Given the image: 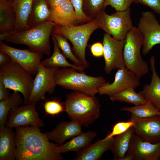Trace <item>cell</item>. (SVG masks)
Returning <instances> with one entry per match:
<instances>
[{"label": "cell", "mask_w": 160, "mask_h": 160, "mask_svg": "<svg viewBox=\"0 0 160 160\" xmlns=\"http://www.w3.org/2000/svg\"><path fill=\"white\" fill-rule=\"evenodd\" d=\"M109 97L113 102L118 101L125 102L132 104L134 105H141L148 102L133 89H128Z\"/></svg>", "instance_id": "cell-30"}, {"label": "cell", "mask_w": 160, "mask_h": 160, "mask_svg": "<svg viewBox=\"0 0 160 160\" xmlns=\"http://www.w3.org/2000/svg\"><path fill=\"white\" fill-rule=\"evenodd\" d=\"M125 40H118L107 33L104 34L103 56L104 71L107 74H109L113 70L126 67L123 57Z\"/></svg>", "instance_id": "cell-12"}, {"label": "cell", "mask_w": 160, "mask_h": 160, "mask_svg": "<svg viewBox=\"0 0 160 160\" xmlns=\"http://www.w3.org/2000/svg\"><path fill=\"white\" fill-rule=\"evenodd\" d=\"M134 121L135 134L141 140L152 143L160 142V116L143 119L131 118Z\"/></svg>", "instance_id": "cell-15"}, {"label": "cell", "mask_w": 160, "mask_h": 160, "mask_svg": "<svg viewBox=\"0 0 160 160\" xmlns=\"http://www.w3.org/2000/svg\"><path fill=\"white\" fill-rule=\"evenodd\" d=\"M91 52L93 56L100 57L103 56V44L98 42L93 44L90 47Z\"/></svg>", "instance_id": "cell-38"}, {"label": "cell", "mask_w": 160, "mask_h": 160, "mask_svg": "<svg viewBox=\"0 0 160 160\" xmlns=\"http://www.w3.org/2000/svg\"><path fill=\"white\" fill-rule=\"evenodd\" d=\"M8 89L5 87L2 81L0 79V101L8 98L10 95Z\"/></svg>", "instance_id": "cell-39"}, {"label": "cell", "mask_w": 160, "mask_h": 160, "mask_svg": "<svg viewBox=\"0 0 160 160\" xmlns=\"http://www.w3.org/2000/svg\"><path fill=\"white\" fill-rule=\"evenodd\" d=\"M125 41L123 57L126 67L140 78L146 74L149 70L148 64L141 54L143 35L137 27L133 26L127 33Z\"/></svg>", "instance_id": "cell-7"}, {"label": "cell", "mask_w": 160, "mask_h": 160, "mask_svg": "<svg viewBox=\"0 0 160 160\" xmlns=\"http://www.w3.org/2000/svg\"><path fill=\"white\" fill-rule=\"evenodd\" d=\"M137 28L143 36L142 53L146 55L160 44V24L153 12L146 11L142 13Z\"/></svg>", "instance_id": "cell-10"}, {"label": "cell", "mask_w": 160, "mask_h": 160, "mask_svg": "<svg viewBox=\"0 0 160 160\" xmlns=\"http://www.w3.org/2000/svg\"><path fill=\"white\" fill-rule=\"evenodd\" d=\"M16 13V21L14 32L29 28L28 20L33 0H11Z\"/></svg>", "instance_id": "cell-24"}, {"label": "cell", "mask_w": 160, "mask_h": 160, "mask_svg": "<svg viewBox=\"0 0 160 160\" xmlns=\"http://www.w3.org/2000/svg\"><path fill=\"white\" fill-rule=\"evenodd\" d=\"M0 50L8 54L12 60L33 76L37 74L43 54L30 49L15 48L0 41Z\"/></svg>", "instance_id": "cell-14"}, {"label": "cell", "mask_w": 160, "mask_h": 160, "mask_svg": "<svg viewBox=\"0 0 160 160\" xmlns=\"http://www.w3.org/2000/svg\"><path fill=\"white\" fill-rule=\"evenodd\" d=\"M121 160H134V158L132 155L126 154Z\"/></svg>", "instance_id": "cell-42"}, {"label": "cell", "mask_w": 160, "mask_h": 160, "mask_svg": "<svg viewBox=\"0 0 160 160\" xmlns=\"http://www.w3.org/2000/svg\"><path fill=\"white\" fill-rule=\"evenodd\" d=\"M12 129L0 128V160L16 159L15 132Z\"/></svg>", "instance_id": "cell-21"}, {"label": "cell", "mask_w": 160, "mask_h": 160, "mask_svg": "<svg viewBox=\"0 0 160 160\" xmlns=\"http://www.w3.org/2000/svg\"><path fill=\"white\" fill-rule=\"evenodd\" d=\"M52 35L56 39L59 49L66 58L72 61L76 66L85 68L83 63L73 53L68 39L66 37L61 34L57 33H52Z\"/></svg>", "instance_id": "cell-31"}, {"label": "cell", "mask_w": 160, "mask_h": 160, "mask_svg": "<svg viewBox=\"0 0 160 160\" xmlns=\"http://www.w3.org/2000/svg\"><path fill=\"white\" fill-rule=\"evenodd\" d=\"M11 60V57L8 54L0 50V65L6 63Z\"/></svg>", "instance_id": "cell-40"}, {"label": "cell", "mask_w": 160, "mask_h": 160, "mask_svg": "<svg viewBox=\"0 0 160 160\" xmlns=\"http://www.w3.org/2000/svg\"><path fill=\"white\" fill-rule=\"evenodd\" d=\"M50 7L46 0H33L28 20L30 28L49 21Z\"/></svg>", "instance_id": "cell-25"}, {"label": "cell", "mask_w": 160, "mask_h": 160, "mask_svg": "<svg viewBox=\"0 0 160 160\" xmlns=\"http://www.w3.org/2000/svg\"><path fill=\"white\" fill-rule=\"evenodd\" d=\"M55 25L48 21L28 29L13 32L5 40L7 42L26 45L32 51L49 55L51 53L50 37Z\"/></svg>", "instance_id": "cell-3"}, {"label": "cell", "mask_w": 160, "mask_h": 160, "mask_svg": "<svg viewBox=\"0 0 160 160\" xmlns=\"http://www.w3.org/2000/svg\"><path fill=\"white\" fill-rule=\"evenodd\" d=\"M135 133L133 126L124 132L115 137L110 149L114 160H121L126 154L132 137Z\"/></svg>", "instance_id": "cell-27"}, {"label": "cell", "mask_w": 160, "mask_h": 160, "mask_svg": "<svg viewBox=\"0 0 160 160\" xmlns=\"http://www.w3.org/2000/svg\"><path fill=\"white\" fill-rule=\"evenodd\" d=\"M20 93L14 92L7 98L0 101V128L5 126L8 114L13 108L24 103Z\"/></svg>", "instance_id": "cell-28"}, {"label": "cell", "mask_w": 160, "mask_h": 160, "mask_svg": "<svg viewBox=\"0 0 160 160\" xmlns=\"http://www.w3.org/2000/svg\"><path fill=\"white\" fill-rule=\"evenodd\" d=\"M36 104L30 103L13 108L8 114L5 126L12 128L27 126L44 127V123L39 116Z\"/></svg>", "instance_id": "cell-11"}, {"label": "cell", "mask_w": 160, "mask_h": 160, "mask_svg": "<svg viewBox=\"0 0 160 160\" xmlns=\"http://www.w3.org/2000/svg\"><path fill=\"white\" fill-rule=\"evenodd\" d=\"M114 137L98 140L86 148L77 152L75 160H97L110 150L114 140Z\"/></svg>", "instance_id": "cell-20"}, {"label": "cell", "mask_w": 160, "mask_h": 160, "mask_svg": "<svg viewBox=\"0 0 160 160\" xmlns=\"http://www.w3.org/2000/svg\"><path fill=\"white\" fill-rule=\"evenodd\" d=\"M120 110L129 112L131 114V117L135 119H143L160 116V111L148 102L139 105L124 107Z\"/></svg>", "instance_id": "cell-29"}, {"label": "cell", "mask_w": 160, "mask_h": 160, "mask_svg": "<svg viewBox=\"0 0 160 160\" xmlns=\"http://www.w3.org/2000/svg\"><path fill=\"white\" fill-rule=\"evenodd\" d=\"M49 21L60 26L78 25V21L74 7L70 0L51 8Z\"/></svg>", "instance_id": "cell-19"}, {"label": "cell", "mask_w": 160, "mask_h": 160, "mask_svg": "<svg viewBox=\"0 0 160 160\" xmlns=\"http://www.w3.org/2000/svg\"><path fill=\"white\" fill-rule=\"evenodd\" d=\"M133 3L147 6L160 15V0H132Z\"/></svg>", "instance_id": "cell-37"}, {"label": "cell", "mask_w": 160, "mask_h": 160, "mask_svg": "<svg viewBox=\"0 0 160 160\" xmlns=\"http://www.w3.org/2000/svg\"><path fill=\"white\" fill-rule=\"evenodd\" d=\"M82 126L75 121H62L51 131L45 133L49 141L61 145L68 139L82 132Z\"/></svg>", "instance_id": "cell-17"}, {"label": "cell", "mask_w": 160, "mask_h": 160, "mask_svg": "<svg viewBox=\"0 0 160 160\" xmlns=\"http://www.w3.org/2000/svg\"><path fill=\"white\" fill-rule=\"evenodd\" d=\"M140 78L126 67L118 69L113 81L105 82L98 88V93L109 96L128 89H135L140 84Z\"/></svg>", "instance_id": "cell-13"}, {"label": "cell", "mask_w": 160, "mask_h": 160, "mask_svg": "<svg viewBox=\"0 0 160 160\" xmlns=\"http://www.w3.org/2000/svg\"><path fill=\"white\" fill-rule=\"evenodd\" d=\"M51 8L63 4L70 0H46Z\"/></svg>", "instance_id": "cell-41"}, {"label": "cell", "mask_w": 160, "mask_h": 160, "mask_svg": "<svg viewBox=\"0 0 160 160\" xmlns=\"http://www.w3.org/2000/svg\"><path fill=\"white\" fill-rule=\"evenodd\" d=\"M154 56L150 60L152 72L151 81L145 84L139 93L148 102L160 111V78L158 76L155 67Z\"/></svg>", "instance_id": "cell-18"}, {"label": "cell", "mask_w": 160, "mask_h": 160, "mask_svg": "<svg viewBox=\"0 0 160 160\" xmlns=\"http://www.w3.org/2000/svg\"><path fill=\"white\" fill-rule=\"evenodd\" d=\"M0 79L6 88L22 94L24 104L28 103L33 85V75L11 59L0 66Z\"/></svg>", "instance_id": "cell-6"}, {"label": "cell", "mask_w": 160, "mask_h": 160, "mask_svg": "<svg viewBox=\"0 0 160 160\" xmlns=\"http://www.w3.org/2000/svg\"><path fill=\"white\" fill-rule=\"evenodd\" d=\"M97 135L96 132L90 130L82 132L72 138L70 141L58 146L55 149L56 151L60 154L69 151L77 152L91 145V142Z\"/></svg>", "instance_id": "cell-23"}, {"label": "cell", "mask_w": 160, "mask_h": 160, "mask_svg": "<svg viewBox=\"0 0 160 160\" xmlns=\"http://www.w3.org/2000/svg\"><path fill=\"white\" fill-rule=\"evenodd\" d=\"M16 15L11 0H0V33L12 34L15 30Z\"/></svg>", "instance_id": "cell-22"}, {"label": "cell", "mask_w": 160, "mask_h": 160, "mask_svg": "<svg viewBox=\"0 0 160 160\" xmlns=\"http://www.w3.org/2000/svg\"><path fill=\"white\" fill-rule=\"evenodd\" d=\"M15 128L16 159L61 160L63 156L56 151L59 146L49 141L40 127L27 126Z\"/></svg>", "instance_id": "cell-1"}, {"label": "cell", "mask_w": 160, "mask_h": 160, "mask_svg": "<svg viewBox=\"0 0 160 160\" xmlns=\"http://www.w3.org/2000/svg\"><path fill=\"white\" fill-rule=\"evenodd\" d=\"M159 160H160V157L159 158Z\"/></svg>", "instance_id": "cell-43"}, {"label": "cell", "mask_w": 160, "mask_h": 160, "mask_svg": "<svg viewBox=\"0 0 160 160\" xmlns=\"http://www.w3.org/2000/svg\"><path fill=\"white\" fill-rule=\"evenodd\" d=\"M98 28H100V24L96 17L80 25L63 26L55 25L52 33L61 34L71 42L75 55L87 68L89 67V63L86 58V47L91 35Z\"/></svg>", "instance_id": "cell-5"}, {"label": "cell", "mask_w": 160, "mask_h": 160, "mask_svg": "<svg viewBox=\"0 0 160 160\" xmlns=\"http://www.w3.org/2000/svg\"><path fill=\"white\" fill-rule=\"evenodd\" d=\"M106 0H83V10L88 16L96 18L100 12L103 8Z\"/></svg>", "instance_id": "cell-32"}, {"label": "cell", "mask_w": 160, "mask_h": 160, "mask_svg": "<svg viewBox=\"0 0 160 160\" xmlns=\"http://www.w3.org/2000/svg\"><path fill=\"white\" fill-rule=\"evenodd\" d=\"M44 108L47 114L52 116L58 115L65 111L64 102L53 100L46 102Z\"/></svg>", "instance_id": "cell-33"}, {"label": "cell", "mask_w": 160, "mask_h": 160, "mask_svg": "<svg viewBox=\"0 0 160 160\" xmlns=\"http://www.w3.org/2000/svg\"><path fill=\"white\" fill-rule=\"evenodd\" d=\"M59 67L46 68L40 63L38 72L34 78L33 85L28 103H36L45 98L47 92L53 93L57 85L55 73ZM27 103V104H28Z\"/></svg>", "instance_id": "cell-9"}, {"label": "cell", "mask_w": 160, "mask_h": 160, "mask_svg": "<svg viewBox=\"0 0 160 160\" xmlns=\"http://www.w3.org/2000/svg\"><path fill=\"white\" fill-rule=\"evenodd\" d=\"M133 3L132 0H106L104 4L105 8L110 6L116 11H122L130 8Z\"/></svg>", "instance_id": "cell-36"}, {"label": "cell", "mask_w": 160, "mask_h": 160, "mask_svg": "<svg viewBox=\"0 0 160 160\" xmlns=\"http://www.w3.org/2000/svg\"><path fill=\"white\" fill-rule=\"evenodd\" d=\"M134 123V121L131 119L127 121H120L116 123L113 126L111 132L104 139L111 138L124 132L132 127Z\"/></svg>", "instance_id": "cell-35"}, {"label": "cell", "mask_w": 160, "mask_h": 160, "mask_svg": "<svg viewBox=\"0 0 160 160\" xmlns=\"http://www.w3.org/2000/svg\"><path fill=\"white\" fill-rule=\"evenodd\" d=\"M103 9L97 16L100 28L118 40H124L133 26L130 8L122 11H116L111 15Z\"/></svg>", "instance_id": "cell-8"}, {"label": "cell", "mask_w": 160, "mask_h": 160, "mask_svg": "<svg viewBox=\"0 0 160 160\" xmlns=\"http://www.w3.org/2000/svg\"><path fill=\"white\" fill-rule=\"evenodd\" d=\"M126 154L133 156L134 160H158L160 142L152 143L143 141L134 133Z\"/></svg>", "instance_id": "cell-16"}, {"label": "cell", "mask_w": 160, "mask_h": 160, "mask_svg": "<svg viewBox=\"0 0 160 160\" xmlns=\"http://www.w3.org/2000/svg\"><path fill=\"white\" fill-rule=\"evenodd\" d=\"M77 71L70 67L59 69L55 76L57 85L66 89L95 96L98 93V88L106 82L103 76H91Z\"/></svg>", "instance_id": "cell-4"}, {"label": "cell", "mask_w": 160, "mask_h": 160, "mask_svg": "<svg viewBox=\"0 0 160 160\" xmlns=\"http://www.w3.org/2000/svg\"><path fill=\"white\" fill-rule=\"evenodd\" d=\"M72 4L77 17L78 23H85L93 20L84 13L83 0H70Z\"/></svg>", "instance_id": "cell-34"}, {"label": "cell", "mask_w": 160, "mask_h": 160, "mask_svg": "<svg viewBox=\"0 0 160 160\" xmlns=\"http://www.w3.org/2000/svg\"><path fill=\"white\" fill-rule=\"evenodd\" d=\"M52 38L54 46L53 53L50 57L41 61L42 65L46 68H72L79 71L84 72L85 68L72 64L67 60L65 57L61 52L56 39L52 35Z\"/></svg>", "instance_id": "cell-26"}, {"label": "cell", "mask_w": 160, "mask_h": 160, "mask_svg": "<svg viewBox=\"0 0 160 160\" xmlns=\"http://www.w3.org/2000/svg\"><path fill=\"white\" fill-rule=\"evenodd\" d=\"M64 104L69 118L82 126H89L100 116V105L95 96L73 91L67 95Z\"/></svg>", "instance_id": "cell-2"}]
</instances>
